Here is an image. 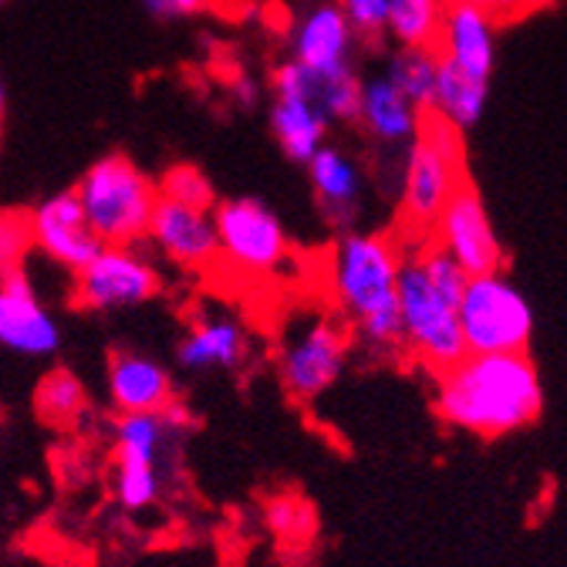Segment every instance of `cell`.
<instances>
[{
    "label": "cell",
    "mask_w": 567,
    "mask_h": 567,
    "mask_svg": "<svg viewBox=\"0 0 567 567\" xmlns=\"http://www.w3.org/2000/svg\"><path fill=\"white\" fill-rule=\"evenodd\" d=\"M405 260V240L399 234L351 230L341 234L331 250V295L338 315L348 321L354 344L372 359L395 362L405 354L399 270Z\"/></svg>",
    "instance_id": "cell-1"
},
{
    "label": "cell",
    "mask_w": 567,
    "mask_h": 567,
    "mask_svg": "<svg viewBox=\"0 0 567 567\" xmlns=\"http://www.w3.org/2000/svg\"><path fill=\"white\" fill-rule=\"evenodd\" d=\"M433 379L440 419L480 440L520 433L544 409V385L530 354H466Z\"/></svg>",
    "instance_id": "cell-2"
},
{
    "label": "cell",
    "mask_w": 567,
    "mask_h": 567,
    "mask_svg": "<svg viewBox=\"0 0 567 567\" xmlns=\"http://www.w3.org/2000/svg\"><path fill=\"white\" fill-rule=\"evenodd\" d=\"M466 179V132L436 112H425L405 156V176L399 189V237L405 244L430 240L436 220Z\"/></svg>",
    "instance_id": "cell-3"
},
{
    "label": "cell",
    "mask_w": 567,
    "mask_h": 567,
    "mask_svg": "<svg viewBox=\"0 0 567 567\" xmlns=\"http://www.w3.org/2000/svg\"><path fill=\"white\" fill-rule=\"evenodd\" d=\"M460 298L446 295L433 274L425 270L415 244H405V260L399 270V308H402V338L405 354L430 369L433 375L453 369L466 359L463 328H460Z\"/></svg>",
    "instance_id": "cell-4"
},
{
    "label": "cell",
    "mask_w": 567,
    "mask_h": 567,
    "mask_svg": "<svg viewBox=\"0 0 567 567\" xmlns=\"http://www.w3.org/2000/svg\"><path fill=\"white\" fill-rule=\"evenodd\" d=\"M75 196L85 220L105 247H132L150 237L159 186L128 156H105L79 179Z\"/></svg>",
    "instance_id": "cell-5"
},
{
    "label": "cell",
    "mask_w": 567,
    "mask_h": 567,
    "mask_svg": "<svg viewBox=\"0 0 567 567\" xmlns=\"http://www.w3.org/2000/svg\"><path fill=\"white\" fill-rule=\"evenodd\" d=\"M460 328L466 354H527L534 338V311L504 270L483 274L466 284Z\"/></svg>",
    "instance_id": "cell-6"
},
{
    "label": "cell",
    "mask_w": 567,
    "mask_h": 567,
    "mask_svg": "<svg viewBox=\"0 0 567 567\" xmlns=\"http://www.w3.org/2000/svg\"><path fill=\"white\" fill-rule=\"evenodd\" d=\"M354 334L341 315H321L295 331L277 351V379L288 399L308 405L321 399L344 372Z\"/></svg>",
    "instance_id": "cell-7"
},
{
    "label": "cell",
    "mask_w": 567,
    "mask_h": 567,
    "mask_svg": "<svg viewBox=\"0 0 567 567\" xmlns=\"http://www.w3.org/2000/svg\"><path fill=\"white\" fill-rule=\"evenodd\" d=\"M213 220L220 234V260L244 274H274L291 257V237L280 217L254 196L217 203Z\"/></svg>",
    "instance_id": "cell-8"
},
{
    "label": "cell",
    "mask_w": 567,
    "mask_h": 567,
    "mask_svg": "<svg viewBox=\"0 0 567 567\" xmlns=\"http://www.w3.org/2000/svg\"><path fill=\"white\" fill-rule=\"evenodd\" d=\"M159 295V270L135 247H102L75 274V301L85 311H128Z\"/></svg>",
    "instance_id": "cell-9"
},
{
    "label": "cell",
    "mask_w": 567,
    "mask_h": 567,
    "mask_svg": "<svg viewBox=\"0 0 567 567\" xmlns=\"http://www.w3.org/2000/svg\"><path fill=\"white\" fill-rule=\"evenodd\" d=\"M433 244H440L470 277L501 274L507 264L504 244L496 237L483 193L473 179H466L443 209V217L433 227Z\"/></svg>",
    "instance_id": "cell-10"
},
{
    "label": "cell",
    "mask_w": 567,
    "mask_h": 567,
    "mask_svg": "<svg viewBox=\"0 0 567 567\" xmlns=\"http://www.w3.org/2000/svg\"><path fill=\"white\" fill-rule=\"evenodd\" d=\"M359 44L362 41L351 31L338 0H318L295 21L291 31V58L311 68L318 79L359 71V61H354Z\"/></svg>",
    "instance_id": "cell-11"
},
{
    "label": "cell",
    "mask_w": 567,
    "mask_h": 567,
    "mask_svg": "<svg viewBox=\"0 0 567 567\" xmlns=\"http://www.w3.org/2000/svg\"><path fill=\"white\" fill-rule=\"evenodd\" d=\"M0 344L24 359H48L61 344V328L38 301L24 270L0 274Z\"/></svg>",
    "instance_id": "cell-12"
},
{
    "label": "cell",
    "mask_w": 567,
    "mask_h": 567,
    "mask_svg": "<svg viewBox=\"0 0 567 567\" xmlns=\"http://www.w3.org/2000/svg\"><path fill=\"white\" fill-rule=\"evenodd\" d=\"M146 240L179 267L203 270L213 260H220V234L213 209H196L176 199L159 196Z\"/></svg>",
    "instance_id": "cell-13"
},
{
    "label": "cell",
    "mask_w": 567,
    "mask_h": 567,
    "mask_svg": "<svg viewBox=\"0 0 567 567\" xmlns=\"http://www.w3.org/2000/svg\"><path fill=\"white\" fill-rule=\"evenodd\" d=\"M31 217V234H34V247L44 250L51 260H58L68 270H82L85 264H92L102 254V240L95 237V230L85 220V209L71 193H58L51 199H44Z\"/></svg>",
    "instance_id": "cell-14"
},
{
    "label": "cell",
    "mask_w": 567,
    "mask_h": 567,
    "mask_svg": "<svg viewBox=\"0 0 567 567\" xmlns=\"http://www.w3.org/2000/svg\"><path fill=\"white\" fill-rule=\"evenodd\" d=\"M308 179H311L321 217L334 230L351 234L362 217V203H365V173H362L359 159L348 156L338 146H324L308 163Z\"/></svg>",
    "instance_id": "cell-15"
},
{
    "label": "cell",
    "mask_w": 567,
    "mask_h": 567,
    "mask_svg": "<svg viewBox=\"0 0 567 567\" xmlns=\"http://www.w3.org/2000/svg\"><path fill=\"white\" fill-rule=\"evenodd\" d=\"M496 21L483 8L470 4V0H450L443 38H440V58L456 64L466 75L489 82L493 64H496Z\"/></svg>",
    "instance_id": "cell-16"
},
{
    "label": "cell",
    "mask_w": 567,
    "mask_h": 567,
    "mask_svg": "<svg viewBox=\"0 0 567 567\" xmlns=\"http://www.w3.org/2000/svg\"><path fill=\"white\" fill-rule=\"evenodd\" d=\"M422 112L382 75H369L362 85V112H359V128L375 142L379 150L392 156H409V146L419 135Z\"/></svg>",
    "instance_id": "cell-17"
},
{
    "label": "cell",
    "mask_w": 567,
    "mask_h": 567,
    "mask_svg": "<svg viewBox=\"0 0 567 567\" xmlns=\"http://www.w3.org/2000/svg\"><path fill=\"white\" fill-rule=\"evenodd\" d=\"M176 359L186 372H237L250 359V334L244 321L230 315H206L196 318L183 334Z\"/></svg>",
    "instance_id": "cell-18"
},
{
    "label": "cell",
    "mask_w": 567,
    "mask_h": 567,
    "mask_svg": "<svg viewBox=\"0 0 567 567\" xmlns=\"http://www.w3.org/2000/svg\"><path fill=\"white\" fill-rule=\"evenodd\" d=\"M109 395L118 415L166 412L176 402V385L166 365L138 351H115L109 359Z\"/></svg>",
    "instance_id": "cell-19"
},
{
    "label": "cell",
    "mask_w": 567,
    "mask_h": 567,
    "mask_svg": "<svg viewBox=\"0 0 567 567\" xmlns=\"http://www.w3.org/2000/svg\"><path fill=\"white\" fill-rule=\"evenodd\" d=\"M334 125L315 99L305 95H270V132L280 153L291 163L305 166L328 146V132Z\"/></svg>",
    "instance_id": "cell-20"
},
{
    "label": "cell",
    "mask_w": 567,
    "mask_h": 567,
    "mask_svg": "<svg viewBox=\"0 0 567 567\" xmlns=\"http://www.w3.org/2000/svg\"><path fill=\"white\" fill-rule=\"evenodd\" d=\"M486 102H489V82H480L466 75V71H460L456 64H450L446 58H440V79H436V99H433L436 115L453 122L460 132H470L480 125Z\"/></svg>",
    "instance_id": "cell-21"
},
{
    "label": "cell",
    "mask_w": 567,
    "mask_h": 567,
    "mask_svg": "<svg viewBox=\"0 0 567 567\" xmlns=\"http://www.w3.org/2000/svg\"><path fill=\"white\" fill-rule=\"evenodd\" d=\"M450 0H389V41L395 48L440 51Z\"/></svg>",
    "instance_id": "cell-22"
},
{
    "label": "cell",
    "mask_w": 567,
    "mask_h": 567,
    "mask_svg": "<svg viewBox=\"0 0 567 567\" xmlns=\"http://www.w3.org/2000/svg\"><path fill=\"white\" fill-rule=\"evenodd\" d=\"M382 75L425 115L433 112L436 99V79H440V51L430 48H395V54L385 58Z\"/></svg>",
    "instance_id": "cell-23"
},
{
    "label": "cell",
    "mask_w": 567,
    "mask_h": 567,
    "mask_svg": "<svg viewBox=\"0 0 567 567\" xmlns=\"http://www.w3.org/2000/svg\"><path fill=\"white\" fill-rule=\"evenodd\" d=\"M34 405H38V415L44 422H75L85 405H89V392L82 385L79 375H71L68 369H51L41 382H38V392H34Z\"/></svg>",
    "instance_id": "cell-24"
},
{
    "label": "cell",
    "mask_w": 567,
    "mask_h": 567,
    "mask_svg": "<svg viewBox=\"0 0 567 567\" xmlns=\"http://www.w3.org/2000/svg\"><path fill=\"white\" fill-rule=\"evenodd\" d=\"M267 524L284 544H291V540L301 544V540H311V534H315V511L301 501V496L284 493L267 504Z\"/></svg>",
    "instance_id": "cell-25"
},
{
    "label": "cell",
    "mask_w": 567,
    "mask_h": 567,
    "mask_svg": "<svg viewBox=\"0 0 567 567\" xmlns=\"http://www.w3.org/2000/svg\"><path fill=\"white\" fill-rule=\"evenodd\" d=\"M159 196H163V199L186 203V206H196V209H217V196H213L209 179H206L196 166H186V163L163 173V179H159Z\"/></svg>",
    "instance_id": "cell-26"
},
{
    "label": "cell",
    "mask_w": 567,
    "mask_h": 567,
    "mask_svg": "<svg viewBox=\"0 0 567 567\" xmlns=\"http://www.w3.org/2000/svg\"><path fill=\"white\" fill-rule=\"evenodd\" d=\"M338 4L365 48H379L389 38V0H338Z\"/></svg>",
    "instance_id": "cell-27"
},
{
    "label": "cell",
    "mask_w": 567,
    "mask_h": 567,
    "mask_svg": "<svg viewBox=\"0 0 567 567\" xmlns=\"http://www.w3.org/2000/svg\"><path fill=\"white\" fill-rule=\"evenodd\" d=\"M31 244H34L31 217L14 213V209H0V274L21 270Z\"/></svg>",
    "instance_id": "cell-28"
},
{
    "label": "cell",
    "mask_w": 567,
    "mask_h": 567,
    "mask_svg": "<svg viewBox=\"0 0 567 567\" xmlns=\"http://www.w3.org/2000/svg\"><path fill=\"white\" fill-rule=\"evenodd\" d=\"M470 4L483 8L486 14H493L501 24H507V21H520V18H530V14L550 8L554 0H470Z\"/></svg>",
    "instance_id": "cell-29"
},
{
    "label": "cell",
    "mask_w": 567,
    "mask_h": 567,
    "mask_svg": "<svg viewBox=\"0 0 567 567\" xmlns=\"http://www.w3.org/2000/svg\"><path fill=\"white\" fill-rule=\"evenodd\" d=\"M156 21H183V18H196L199 11H206L209 0H138Z\"/></svg>",
    "instance_id": "cell-30"
},
{
    "label": "cell",
    "mask_w": 567,
    "mask_h": 567,
    "mask_svg": "<svg viewBox=\"0 0 567 567\" xmlns=\"http://www.w3.org/2000/svg\"><path fill=\"white\" fill-rule=\"evenodd\" d=\"M230 99H234V105H240L244 112H254V109L264 102V89H260V82H254L250 75H237V79L230 82Z\"/></svg>",
    "instance_id": "cell-31"
},
{
    "label": "cell",
    "mask_w": 567,
    "mask_h": 567,
    "mask_svg": "<svg viewBox=\"0 0 567 567\" xmlns=\"http://www.w3.org/2000/svg\"><path fill=\"white\" fill-rule=\"evenodd\" d=\"M0 115H4V82H0Z\"/></svg>",
    "instance_id": "cell-32"
}]
</instances>
